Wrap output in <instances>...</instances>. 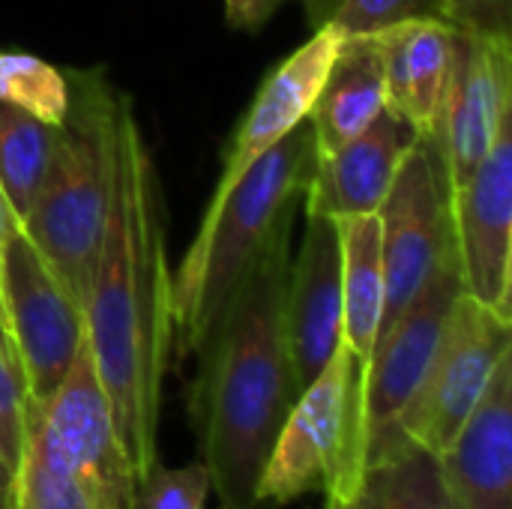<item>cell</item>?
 <instances>
[{
    "label": "cell",
    "mask_w": 512,
    "mask_h": 509,
    "mask_svg": "<svg viewBox=\"0 0 512 509\" xmlns=\"http://www.w3.org/2000/svg\"><path fill=\"white\" fill-rule=\"evenodd\" d=\"M84 336L141 483L159 465V408L174 327L162 189L129 96H117L114 111L111 210L84 297Z\"/></svg>",
    "instance_id": "6da1fadb"
},
{
    "label": "cell",
    "mask_w": 512,
    "mask_h": 509,
    "mask_svg": "<svg viewBox=\"0 0 512 509\" xmlns=\"http://www.w3.org/2000/svg\"><path fill=\"white\" fill-rule=\"evenodd\" d=\"M294 216L285 219L195 354L189 420L219 509H258L255 489L297 399L285 339Z\"/></svg>",
    "instance_id": "7a4b0ae2"
},
{
    "label": "cell",
    "mask_w": 512,
    "mask_h": 509,
    "mask_svg": "<svg viewBox=\"0 0 512 509\" xmlns=\"http://www.w3.org/2000/svg\"><path fill=\"white\" fill-rule=\"evenodd\" d=\"M312 162L315 135L303 120L237 180L219 207L204 210L189 252L171 273V357L186 360L201 351L276 228L297 216Z\"/></svg>",
    "instance_id": "3957f363"
},
{
    "label": "cell",
    "mask_w": 512,
    "mask_h": 509,
    "mask_svg": "<svg viewBox=\"0 0 512 509\" xmlns=\"http://www.w3.org/2000/svg\"><path fill=\"white\" fill-rule=\"evenodd\" d=\"M66 81L69 114L60 144L21 228L84 306L111 210L117 93L96 72H75Z\"/></svg>",
    "instance_id": "277c9868"
},
{
    "label": "cell",
    "mask_w": 512,
    "mask_h": 509,
    "mask_svg": "<svg viewBox=\"0 0 512 509\" xmlns=\"http://www.w3.org/2000/svg\"><path fill=\"white\" fill-rule=\"evenodd\" d=\"M363 369L345 345L321 375L294 399L264 462L258 507H288L312 492L327 495V509L345 507L369 468Z\"/></svg>",
    "instance_id": "5b68a950"
},
{
    "label": "cell",
    "mask_w": 512,
    "mask_h": 509,
    "mask_svg": "<svg viewBox=\"0 0 512 509\" xmlns=\"http://www.w3.org/2000/svg\"><path fill=\"white\" fill-rule=\"evenodd\" d=\"M512 354V321L459 294L435 357L399 417V435L411 444L444 453L483 399L495 369Z\"/></svg>",
    "instance_id": "8992f818"
},
{
    "label": "cell",
    "mask_w": 512,
    "mask_h": 509,
    "mask_svg": "<svg viewBox=\"0 0 512 509\" xmlns=\"http://www.w3.org/2000/svg\"><path fill=\"white\" fill-rule=\"evenodd\" d=\"M462 294V276L453 243L435 264L426 285L402 309V315L378 336L372 360L363 375V414H366V444L369 462L381 459L399 447V417L417 393L441 333L447 327L450 309Z\"/></svg>",
    "instance_id": "52a82bcc"
},
{
    "label": "cell",
    "mask_w": 512,
    "mask_h": 509,
    "mask_svg": "<svg viewBox=\"0 0 512 509\" xmlns=\"http://www.w3.org/2000/svg\"><path fill=\"white\" fill-rule=\"evenodd\" d=\"M3 324L24 366L33 408L72 369L84 345V306L18 228L3 255Z\"/></svg>",
    "instance_id": "ba28073f"
},
{
    "label": "cell",
    "mask_w": 512,
    "mask_h": 509,
    "mask_svg": "<svg viewBox=\"0 0 512 509\" xmlns=\"http://www.w3.org/2000/svg\"><path fill=\"white\" fill-rule=\"evenodd\" d=\"M381 264H384V315L378 336L402 315L432 276L435 264L453 243L450 189L435 141H417L381 210ZM378 342V339H375Z\"/></svg>",
    "instance_id": "9c48e42d"
},
{
    "label": "cell",
    "mask_w": 512,
    "mask_h": 509,
    "mask_svg": "<svg viewBox=\"0 0 512 509\" xmlns=\"http://www.w3.org/2000/svg\"><path fill=\"white\" fill-rule=\"evenodd\" d=\"M450 231L462 291L512 321V120L450 192Z\"/></svg>",
    "instance_id": "30bf717a"
},
{
    "label": "cell",
    "mask_w": 512,
    "mask_h": 509,
    "mask_svg": "<svg viewBox=\"0 0 512 509\" xmlns=\"http://www.w3.org/2000/svg\"><path fill=\"white\" fill-rule=\"evenodd\" d=\"M512 120V39L459 33L435 135L447 189L462 186Z\"/></svg>",
    "instance_id": "8fae6325"
},
{
    "label": "cell",
    "mask_w": 512,
    "mask_h": 509,
    "mask_svg": "<svg viewBox=\"0 0 512 509\" xmlns=\"http://www.w3.org/2000/svg\"><path fill=\"white\" fill-rule=\"evenodd\" d=\"M285 339L300 396L342 345V237L336 219L306 216L300 252L288 264Z\"/></svg>",
    "instance_id": "7c38bea8"
},
{
    "label": "cell",
    "mask_w": 512,
    "mask_h": 509,
    "mask_svg": "<svg viewBox=\"0 0 512 509\" xmlns=\"http://www.w3.org/2000/svg\"><path fill=\"white\" fill-rule=\"evenodd\" d=\"M342 42V33L333 27H318L309 42H303L294 54H288L270 75L261 81L252 105L246 108L237 132L231 135L228 153L222 159L219 183L213 189V198L207 210L219 207L225 195L237 186V180L267 153L273 150L291 129H297L321 84L324 75L336 57V48Z\"/></svg>",
    "instance_id": "4fadbf2b"
},
{
    "label": "cell",
    "mask_w": 512,
    "mask_h": 509,
    "mask_svg": "<svg viewBox=\"0 0 512 509\" xmlns=\"http://www.w3.org/2000/svg\"><path fill=\"white\" fill-rule=\"evenodd\" d=\"M420 138L384 108L360 135L330 153H315L303 192L306 216L354 219L378 213L408 150Z\"/></svg>",
    "instance_id": "5bb4252c"
},
{
    "label": "cell",
    "mask_w": 512,
    "mask_h": 509,
    "mask_svg": "<svg viewBox=\"0 0 512 509\" xmlns=\"http://www.w3.org/2000/svg\"><path fill=\"white\" fill-rule=\"evenodd\" d=\"M438 468L450 509H512V354L450 447L438 453Z\"/></svg>",
    "instance_id": "9a60e30c"
},
{
    "label": "cell",
    "mask_w": 512,
    "mask_h": 509,
    "mask_svg": "<svg viewBox=\"0 0 512 509\" xmlns=\"http://www.w3.org/2000/svg\"><path fill=\"white\" fill-rule=\"evenodd\" d=\"M459 30L420 15L381 30L387 108L420 138L435 141L450 87Z\"/></svg>",
    "instance_id": "2e32d148"
},
{
    "label": "cell",
    "mask_w": 512,
    "mask_h": 509,
    "mask_svg": "<svg viewBox=\"0 0 512 509\" xmlns=\"http://www.w3.org/2000/svg\"><path fill=\"white\" fill-rule=\"evenodd\" d=\"M387 108L384 45L378 33L342 36L324 84L306 114L315 153H330L360 135Z\"/></svg>",
    "instance_id": "e0dca14e"
},
{
    "label": "cell",
    "mask_w": 512,
    "mask_h": 509,
    "mask_svg": "<svg viewBox=\"0 0 512 509\" xmlns=\"http://www.w3.org/2000/svg\"><path fill=\"white\" fill-rule=\"evenodd\" d=\"M342 237V345L366 372L381 315H384V264L378 213L339 222Z\"/></svg>",
    "instance_id": "ac0fdd59"
},
{
    "label": "cell",
    "mask_w": 512,
    "mask_h": 509,
    "mask_svg": "<svg viewBox=\"0 0 512 509\" xmlns=\"http://www.w3.org/2000/svg\"><path fill=\"white\" fill-rule=\"evenodd\" d=\"M336 509H450L438 456L402 441L369 462L360 492Z\"/></svg>",
    "instance_id": "d6986e66"
},
{
    "label": "cell",
    "mask_w": 512,
    "mask_h": 509,
    "mask_svg": "<svg viewBox=\"0 0 512 509\" xmlns=\"http://www.w3.org/2000/svg\"><path fill=\"white\" fill-rule=\"evenodd\" d=\"M63 126H51L15 105L0 102V189L24 219L48 174Z\"/></svg>",
    "instance_id": "ffe728a7"
},
{
    "label": "cell",
    "mask_w": 512,
    "mask_h": 509,
    "mask_svg": "<svg viewBox=\"0 0 512 509\" xmlns=\"http://www.w3.org/2000/svg\"><path fill=\"white\" fill-rule=\"evenodd\" d=\"M12 509H114L87 480L54 456L27 444L15 471Z\"/></svg>",
    "instance_id": "44dd1931"
},
{
    "label": "cell",
    "mask_w": 512,
    "mask_h": 509,
    "mask_svg": "<svg viewBox=\"0 0 512 509\" xmlns=\"http://www.w3.org/2000/svg\"><path fill=\"white\" fill-rule=\"evenodd\" d=\"M0 102L63 126L69 114L66 72L24 51H0Z\"/></svg>",
    "instance_id": "7402d4cb"
},
{
    "label": "cell",
    "mask_w": 512,
    "mask_h": 509,
    "mask_svg": "<svg viewBox=\"0 0 512 509\" xmlns=\"http://www.w3.org/2000/svg\"><path fill=\"white\" fill-rule=\"evenodd\" d=\"M312 30L333 27L342 36L378 33L399 21L435 15L438 0H300Z\"/></svg>",
    "instance_id": "603a6c76"
},
{
    "label": "cell",
    "mask_w": 512,
    "mask_h": 509,
    "mask_svg": "<svg viewBox=\"0 0 512 509\" xmlns=\"http://www.w3.org/2000/svg\"><path fill=\"white\" fill-rule=\"evenodd\" d=\"M30 417H33V402L27 390L24 366L6 324L0 321V456L12 471H18L21 456L27 450Z\"/></svg>",
    "instance_id": "cb8c5ba5"
},
{
    "label": "cell",
    "mask_w": 512,
    "mask_h": 509,
    "mask_svg": "<svg viewBox=\"0 0 512 509\" xmlns=\"http://www.w3.org/2000/svg\"><path fill=\"white\" fill-rule=\"evenodd\" d=\"M213 495L210 474L201 459L180 468H165L162 462L138 483L135 509H207Z\"/></svg>",
    "instance_id": "d4e9b609"
},
{
    "label": "cell",
    "mask_w": 512,
    "mask_h": 509,
    "mask_svg": "<svg viewBox=\"0 0 512 509\" xmlns=\"http://www.w3.org/2000/svg\"><path fill=\"white\" fill-rule=\"evenodd\" d=\"M435 15L459 33L512 39V0H438Z\"/></svg>",
    "instance_id": "484cf974"
},
{
    "label": "cell",
    "mask_w": 512,
    "mask_h": 509,
    "mask_svg": "<svg viewBox=\"0 0 512 509\" xmlns=\"http://www.w3.org/2000/svg\"><path fill=\"white\" fill-rule=\"evenodd\" d=\"M285 0H225V21L234 30L258 33Z\"/></svg>",
    "instance_id": "4316f807"
},
{
    "label": "cell",
    "mask_w": 512,
    "mask_h": 509,
    "mask_svg": "<svg viewBox=\"0 0 512 509\" xmlns=\"http://www.w3.org/2000/svg\"><path fill=\"white\" fill-rule=\"evenodd\" d=\"M21 228V219L15 216L12 204L6 201L3 189H0V279H3V255H6V246L12 240V234ZM0 321H3V294H0Z\"/></svg>",
    "instance_id": "83f0119b"
},
{
    "label": "cell",
    "mask_w": 512,
    "mask_h": 509,
    "mask_svg": "<svg viewBox=\"0 0 512 509\" xmlns=\"http://www.w3.org/2000/svg\"><path fill=\"white\" fill-rule=\"evenodd\" d=\"M15 501V471L0 456V509H12Z\"/></svg>",
    "instance_id": "f1b7e54d"
}]
</instances>
